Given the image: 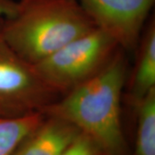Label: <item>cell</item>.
<instances>
[{
    "label": "cell",
    "instance_id": "obj_1",
    "mask_svg": "<svg viewBox=\"0 0 155 155\" xmlns=\"http://www.w3.org/2000/svg\"><path fill=\"white\" fill-rule=\"evenodd\" d=\"M127 61L118 48L93 76L40 111L72 124L97 146L103 155H124L121 101Z\"/></svg>",
    "mask_w": 155,
    "mask_h": 155
},
{
    "label": "cell",
    "instance_id": "obj_2",
    "mask_svg": "<svg viewBox=\"0 0 155 155\" xmlns=\"http://www.w3.org/2000/svg\"><path fill=\"white\" fill-rule=\"evenodd\" d=\"M94 28L77 0H19L0 21L2 38L33 65Z\"/></svg>",
    "mask_w": 155,
    "mask_h": 155
},
{
    "label": "cell",
    "instance_id": "obj_3",
    "mask_svg": "<svg viewBox=\"0 0 155 155\" xmlns=\"http://www.w3.org/2000/svg\"><path fill=\"white\" fill-rule=\"evenodd\" d=\"M113 39L94 28L34 64L38 75L58 94H66L93 76L118 49Z\"/></svg>",
    "mask_w": 155,
    "mask_h": 155
},
{
    "label": "cell",
    "instance_id": "obj_4",
    "mask_svg": "<svg viewBox=\"0 0 155 155\" xmlns=\"http://www.w3.org/2000/svg\"><path fill=\"white\" fill-rule=\"evenodd\" d=\"M58 95L39 76L33 64L18 55L0 35V116L40 112Z\"/></svg>",
    "mask_w": 155,
    "mask_h": 155
},
{
    "label": "cell",
    "instance_id": "obj_5",
    "mask_svg": "<svg viewBox=\"0 0 155 155\" xmlns=\"http://www.w3.org/2000/svg\"><path fill=\"white\" fill-rule=\"evenodd\" d=\"M95 27L123 51L136 50L155 0H77Z\"/></svg>",
    "mask_w": 155,
    "mask_h": 155
},
{
    "label": "cell",
    "instance_id": "obj_6",
    "mask_svg": "<svg viewBox=\"0 0 155 155\" xmlns=\"http://www.w3.org/2000/svg\"><path fill=\"white\" fill-rule=\"evenodd\" d=\"M79 132L75 126L62 119L45 116L41 123L12 155H58Z\"/></svg>",
    "mask_w": 155,
    "mask_h": 155
},
{
    "label": "cell",
    "instance_id": "obj_7",
    "mask_svg": "<svg viewBox=\"0 0 155 155\" xmlns=\"http://www.w3.org/2000/svg\"><path fill=\"white\" fill-rule=\"evenodd\" d=\"M136 50L137 59L130 79L127 99L131 105L155 89V21L150 19Z\"/></svg>",
    "mask_w": 155,
    "mask_h": 155
},
{
    "label": "cell",
    "instance_id": "obj_8",
    "mask_svg": "<svg viewBox=\"0 0 155 155\" xmlns=\"http://www.w3.org/2000/svg\"><path fill=\"white\" fill-rule=\"evenodd\" d=\"M44 118L41 112L19 117L0 116V155L13 154Z\"/></svg>",
    "mask_w": 155,
    "mask_h": 155
},
{
    "label": "cell",
    "instance_id": "obj_9",
    "mask_svg": "<svg viewBox=\"0 0 155 155\" xmlns=\"http://www.w3.org/2000/svg\"><path fill=\"white\" fill-rule=\"evenodd\" d=\"M133 106L137 115L133 155H155V89Z\"/></svg>",
    "mask_w": 155,
    "mask_h": 155
},
{
    "label": "cell",
    "instance_id": "obj_10",
    "mask_svg": "<svg viewBox=\"0 0 155 155\" xmlns=\"http://www.w3.org/2000/svg\"><path fill=\"white\" fill-rule=\"evenodd\" d=\"M58 155H103V153L91 139L79 132Z\"/></svg>",
    "mask_w": 155,
    "mask_h": 155
},
{
    "label": "cell",
    "instance_id": "obj_11",
    "mask_svg": "<svg viewBox=\"0 0 155 155\" xmlns=\"http://www.w3.org/2000/svg\"><path fill=\"white\" fill-rule=\"evenodd\" d=\"M17 1L0 0V21L14 15L17 11Z\"/></svg>",
    "mask_w": 155,
    "mask_h": 155
}]
</instances>
